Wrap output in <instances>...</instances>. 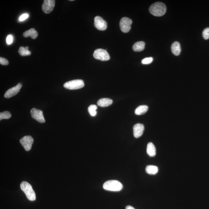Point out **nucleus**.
I'll list each match as a JSON object with an SVG mask.
<instances>
[{
  "label": "nucleus",
  "instance_id": "c85d7f7f",
  "mask_svg": "<svg viewBox=\"0 0 209 209\" xmlns=\"http://www.w3.org/2000/svg\"><path fill=\"white\" fill-rule=\"evenodd\" d=\"M25 49H26V50H29V46H26V47H25Z\"/></svg>",
  "mask_w": 209,
  "mask_h": 209
},
{
  "label": "nucleus",
  "instance_id": "bb28decb",
  "mask_svg": "<svg viewBox=\"0 0 209 209\" xmlns=\"http://www.w3.org/2000/svg\"><path fill=\"white\" fill-rule=\"evenodd\" d=\"M29 17V15L28 14H24L20 16V17H19V20L20 21H24V20L26 19L28 17Z\"/></svg>",
  "mask_w": 209,
  "mask_h": 209
},
{
  "label": "nucleus",
  "instance_id": "20e7f679",
  "mask_svg": "<svg viewBox=\"0 0 209 209\" xmlns=\"http://www.w3.org/2000/svg\"><path fill=\"white\" fill-rule=\"evenodd\" d=\"M83 81L81 79H76L66 82L64 84V87L66 88L74 90L81 88L84 87Z\"/></svg>",
  "mask_w": 209,
  "mask_h": 209
},
{
  "label": "nucleus",
  "instance_id": "ddd939ff",
  "mask_svg": "<svg viewBox=\"0 0 209 209\" xmlns=\"http://www.w3.org/2000/svg\"><path fill=\"white\" fill-rule=\"evenodd\" d=\"M171 50L174 55H180L181 52V48L180 43L178 41H175L171 46Z\"/></svg>",
  "mask_w": 209,
  "mask_h": 209
},
{
  "label": "nucleus",
  "instance_id": "4be33fe9",
  "mask_svg": "<svg viewBox=\"0 0 209 209\" xmlns=\"http://www.w3.org/2000/svg\"><path fill=\"white\" fill-rule=\"evenodd\" d=\"M11 113L8 111H5L0 113V120L3 119H9L11 117Z\"/></svg>",
  "mask_w": 209,
  "mask_h": 209
},
{
  "label": "nucleus",
  "instance_id": "393cba45",
  "mask_svg": "<svg viewBox=\"0 0 209 209\" xmlns=\"http://www.w3.org/2000/svg\"><path fill=\"white\" fill-rule=\"evenodd\" d=\"M0 64L3 65L7 66L9 64V62L5 58L1 57L0 58Z\"/></svg>",
  "mask_w": 209,
  "mask_h": 209
},
{
  "label": "nucleus",
  "instance_id": "f8f14e48",
  "mask_svg": "<svg viewBox=\"0 0 209 209\" xmlns=\"http://www.w3.org/2000/svg\"><path fill=\"white\" fill-rule=\"evenodd\" d=\"M145 129V127L143 124L137 123L135 124L133 127V134L134 137L138 138L142 135Z\"/></svg>",
  "mask_w": 209,
  "mask_h": 209
},
{
  "label": "nucleus",
  "instance_id": "cd10ccee",
  "mask_svg": "<svg viewBox=\"0 0 209 209\" xmlns=\"http://www.w3.org/2000/svg\"><path fill=\"white\" fill-rule=\"evenodd\" d=\"M126 209H135L134 207L131 206H127L126 207Z\"/></svg>",
  "mask_w": 209,
  "mask_h": 209
},
{
  "label": "nucleus",
  "instance_id": "9b49d317",
  "mask_svg": "<svg viewBox=\"0 0 209 209\" xmlns=\"http://www.w3.org/2000/svg\"><path fill=\"white\" fill-rule=\"evenodd\" d=\"M22 87V85L20 83H18L15 87L8 89L4 94L6 98H10L17 94Z\"/></svg>",
  "mask_w": 209,
  "mask_h": 209
},
{
  "label": "nucleus",
  "instance_id": "dca6fc26",
  "mask_svg": "<svg viewBox=\"0 0 209 209\" xmlns=\"http://www.w3.org/2000/svg\"><path fill=\"white\" fill-rule=\"evenodd\" d=\"M112 99L108 98H103L99 99L98 101L97 104L101 107H107L111 105L112 104Z\"/></svg>",
  "mask_w": 209,
  "mask_h": 209
},
{
  "label": "nucleus",
  "instance_id": "5701e85b",
  "mask_svg": "<svg viewBox=\"0 0 209 209\" xmlns=\"http://www.w3.org/2000/svg\"><path fill=\"white\" fill-rule=\"evenodd\" d=\"M153 61V58L152 57H147L142 59V62L143 64H148L151 63Z\"/></svg>",
  "mask_w": 209,
  "mask_h": 209
},
{
  "label": "nucleus",
  "instance_id": "423d86ee",
  "mask_svg": "<svg viewBox=\"0 0 209 209\" xmlns=\"http://www.w3.org/2000/svg\"><path fill=\"white\" fill-rule=\"evenodd\" d=\"M132 22V20L129 18L124 17L122 18L120 22V27L123 32H129L131 29Z\"/></svg>",
  "mask_w": 209,
  "mask_h": 209
},
{
  "label": "nucleus",
  "instance_id": "39448f33",
  "mask_svg": "<svg viewBox=\"0 0 209 209\" xmlns=\"http://www.w3.org/2000/svg\"><path fill=\"white\" fill-rule=\"evenodd\" d=\"M94 57L95 59L102 61H107L110 59L107 51L102 49H97L94 51Z\"/></svg>",
  "mask_w": 209,
  "mask_h": 209
},
{
  "label": "nucleus",
  "instance_id": "aec40b11",
  "mask_svg": "<svg viewBox=\"0 0 209 209\" xmlns=\"http://www.w3.org/2000/svg\"><path fill=\"white\" fill-rule=\"evenodd\" d=\"M97 109V106L94 104H91L88 108V111L90 115L92 117H94L97 115V112L96 110Z\"/></svg>",
  "mask_w": 209,
  "mask_h": 209
},
{
  "label": "nucleus",
  "instance_id": "6e6552de",
  "mask_svg": "<svg viewBox=\"0 0 209 209\" xmlns=\"http://www.w3.org/2000/svg\"><path fill=\"white\" fill-rule=\"evenodd\" d=\"M55 5L54 0H44L42 6V9L46 14H48L52 12Z\"/></svg>",
  "mask_w": 209,
  "mask_h": 209
},
{
  "label": "nucleus",
  "instance_id": "7ed1b4c3",
  "mask_svg": "<svg viewBox=\"0 0 209 209\" xmlns=\"http://www.w3.org/2000/svg\"><path fill=\"white\" fill-rule=\"evenodd\" d=\"M104 190L111 191H119L121 190L123 185L119 181L110 180L104 182L103 185Z\"/></svg>",
  "mask_w": 209,
  "mask_h": 209
},
{
  "label": "nucleus",
  "instance_id": "f3484780",
  "mask_svg": "<svg viewBox=\"0 0 209 209\" xmlns=\"http://www.w3.org/2000/svg\"><path fill=\"white\" fill-rule=\"evenodd\" d=\"M147 153L150 157L155 156L156 154V150L155 146L152 142H149L147 147Z\"/></svg>",
  "mask_w": 209,
  "mask_h": 209
},
{
  "label": "nucleus",
  "instance_id": "b1692460",
  "mask_svg": "<svg viewBox=\"0 0 209 209\" xmlns=\"http://www.w3.org/2000/svg\"><path fill=\"white\" fill-rule=\"evenodd\" d=\"M203 36L205 40L209 39V28H207L204 29L203 32Z\"/></svg>",
  "mask_w": 209,
  "mask_h": 209
},
{
  "label": "nucleus",
  "instance_id": "2eb2a0df",
  "mask_svg": "<svg viewBox=\"0 0 209 209\" xmlns=\"http://www.w3.org/2000/svg\"><path fill=\"white\" fill-rule=\"evenodd\" d=\"M145 44L143 41H137L132 46V49L135 52H141L143 51L145 48Z\"/></svg>",
  "mask_w": 209,
  "mask_h": 209
},
{
  "label": "nucleus",
  "instance_id": "412c9836",
  "mask_svg": "<svg viewBox=\"0 0 209 209\" xmlns=\"http://www.w3.org/2000/svg\"><path fill=\"white\" fill-rule=\"evenodd\" d=\"M20 55L22 56H29L31 55V52L29 50H27L23 46H21L18 51Z\"/></svg>",
  "mask_w": 209,
  "mask_h": 209
},
{
  "label": "nucleus",
  "instance_id": "1a4fd4ad",
  "mask_svg": "<svg viewBox=\"0 0 209 209\" xmlns=\"http://www.w3.org/2000/svg\"><path fill=\"white\" fill-rule=\"evenodd\" d=\"M94 20V26L98 29L104 31L107 29V23L102 17L97 16Z\"/></svg>",
  "mask_w": 209,
  "mask_h": 209
},
{
  "label": "nucleus",
  "instance_id": "9d476101",
  "mask_svg": "<svg viewBox=\"0 0 209 209\" xmlns=\"http://www.w3.org/2000/svg\"><path fill=\"white\" fill-rule=\"evenodd\" d=\"M31 117L38 122L44 123L46 122L42 111L33 108L31 110Z\"/></svg>",
  "mask_w": 209,
  "mask_h": 209
},
{
  "label": "nucleus",
  "instance_id": "f257e3e1",
  "mask_svg": "<svg viewBox=\"0 0 209 209\" xmlns=\"http://www.w3.org/2000/svg\"><path fill=\"white\" fill-rule=\"evenodd\" d=\"M167 8L165 5L161 2L154 3L149 8V11L153 15L161 16L165 14Z\"/></svg>",
  "mask_w": 209,
  "mask_h": 209
},
{
  "label": "nucleus",
  "instance_id": "0eeeda50",
  "mask_svg": "<svg viewBox=\"0 0 209 209\" xmlns=\"http://www.w3.org/2000/svg\"><path fill=\"white\" fill-rule=\"evenodd\" d=\"M34 142V139L30 136H25L20 140V142L26 151L31 150Z\"/></svg>",
  "mask_w": 209,
  "mask_h": 209
},
{
  "label": "nucleus",
  "instance_id": "6ab92c4d",
  "mask_svg": "<svg viewBox=\"0 0 209 209\" xmlns=\"http://www.w3.org/2000/svg\"><path fill=\"white\" fill-rule=\"evenodd\" d=\"M158 171V169L156 166L150 165L146 168V172L150 175H155Z\"/></svg>",
  "mask_w": 209,
  "mask_h": 209
},
{
  "label": "nucleus",
  "instance_id": "a878e982",
  "mask_svg": "<svg viewBox=\"0 0 209 209\" xmlns=\"http://www.w3.org/2000/svg\"><path fill=\"white\" fill-rule=\"evenodd\" d=\"M13 41V37L11 35H9L7 36L6 39V42L8 45L12 44Z\"/></svg>",
  "mask_w": 209,
  "mask_h": 209
},
{
  "label": "nucleus",
  "instance_id": "f03ea898",
  "mask_svg": "<svg viewBox=\"0 0 209 209\" xmlns=\"http://www.w3.org/2000/svg\"><path fill=\"white\" fill-rule=\"evenodd\" d=\"M20 187L29 200L34 201L36 200L35 193L30 184L27 182L23 181L21 182Z\"/></svg>",
  "mask_w": 209,
  "mask_h": 209
},
{
  "label": "nucleus",
  "instance_id": "a211bd4d",
  "mask_svg": "<svg viewBox=\"0 0 209 209\" xmlns=\"http://www.w3.org/2000/svg\"><path fill=\"white\" fill-rule=\"evenodd\" d=\"M148 109V107L147 105H140L136 109L135 113L137 115H142L145 114Z\"/></svg>",
  "mask_w": 209,
  "mask_h": 209
},
{
  "label": "nucleus",
  "instance_id": "4468645a",
  "mask_svg": "<svg viewBox=\"0 0 209 209\" xmlns=\"http://www.w3.org/2000/svg\"><path fill=\"white\" fill-rule=\"evenodd\" d=\"M24 37H28L30 36L31 39H36L38 36V33L37 31L34 29H31L25 31L23 34Z\"/></svg>",
  "mask_w": 209,
  "mask_h": 209
}]
</instances>
